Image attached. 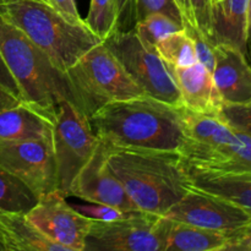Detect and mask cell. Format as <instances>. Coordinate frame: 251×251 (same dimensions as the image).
I'll use <instances>...</instances> for the list:
<instances>
[{
  "instance_id": "cell-1",
  "label": "cell",
  "mask_w": 251,
  "mask_h": 251,
  "mask_svg": "<svg viewBox=\"0 0 251 251\" xmlns=\"http://www.w3.org/2000/svg\"><path fill=\"white\" fill-rule=\"evenodd\" d=\"M90 123L113 149L181 152L188 142L184 108L146 95L109 103Z\"/></svg>"
},
{
  "instance_id": "cell-2",
  "label": "cell",
  "mask_w": 251,
  "mask_h": 251,
  "mask_svg": "<svg viewBox=\"0 0 251 251\" xmlns=\"http://www.w3.org/2000/svg\"><path fill=\"white\" fill-rule=\"evenodd\" d=\"M108 166L144 212L164 216L191 189L180 152L109 146Z\"/></svg>"
},
{
  "instance_id": "cell-3",
  "label": "cell",
  "mask_w": 251,
  "mask_h": 251,
  "mask_svg": "<svg viewBox=\"0 0 251 251\" xmlns=\"http://www.w3.org/2000/svg\"><path fill=\"white\" fill-rule=\"evenodd\" d=\"M0 54L21 91L22 100L54 122L59 103H74L65 73L0 14Z\"/></svg>"
},
{
  "instance_id": "cell-4",
  "label": "cell",
  "mask_w": 251,
  "mask_h": 251,
  "mask_svg": "<svg viewBox=\"0 0 251 251\" xmlns=\"http://www.w3.org/2000/svg\"><path fill=\"white\" fill-rule=\"evenodd\" d=\"M0 14L63 73L103 42L86 25L68 21L47 0H0Z\"/></svg>"
},
{
  "instance_id": "cell-5",
  "label": "cell",
  "mask_w": 251,
  "mask_h": 251,
  "mask_svg": "<svg viewBox=\"0 0 251 251\" xmlns=\"http://www.w3.org/2000/svg\"><path fill=\"white\" fill-rule=\"evenodd\" d=\"M65 74L74 104L88 118L109 103L145 95L103 42L88 49Z\"/></svg>"
},
{
  "instance_id": "cell-6",
  "label": "cell",
  "mask_w": 251,
  "mask_h": 251,
  "mask_svg": "<svg viewBox=\"0 0 251 251\" xmlns=\"http://www.w3.org/2000/svg\"><path fill=\"white\" fill-rule=\"evenodd\" d=\"M103 43L145 95L176 107H183L172 69L164 63L156 49L147 46L137 36L134 28L115 31Z\"/></svg>"
},
{
  "instance_id": "cell-7",
  "label": "cell",
  "mask_w": 251,
  "mask_h": 251,
  "mask_svg": "<svg viewBox=\"0 0 251 251\" xmlns=\"http://www.w3.org/2000/svg\"><path fill=\"white\" fill-rule=\"evenodd\" d=\"M58 190L69 196L73 181L90 161L100 142L90 118L73 102L59 103L51 130Z\"/></svg>"
},
{
  "instance_id": "cell-8",
  "label": "cell",
  "mask_w": 251,
  "mask_h": 251,
  "mask_svg": "<svg viewBox=\"0 0 251 251\" xmlns=\"http://www.w3.org/2000/svg\"><path fill=\"white\" fill-rule=\"evenodd\" d=\"M162 216L132 211L113 221L93 220L83 251H163Z\"/></svg>"
},
{
  "instance_id": "cell-9",
  "label": "cell",
  "mask_w": 251,
  "mask_h": 251,
  "mask_svg": "<svg viewBox=\"0 0 251 251\" xmlns=\"http://www.w3.org/2000/svg\"><path fill=\"white\" fill-rule=\"evenodd\" d=\"M0 167L21 179L38 198L58 189L51 136L0 144Z\"/></svg>"
},
{
  "instance_id": "cell-10",
  "label": "cell",
  "mask_w": 251,
  "mask_h": 251,
  "mask_svg": "<svg viewBox=\"0 0 251 251\" xmlns=\"http://www.w3.org/2000/svg\"><path fill=\"white\" fill-rule=\"evenodd\" d=\"M65 198L58 189L44 194L26 215L49 240L66 251H83L93 220L76 211Z\"/></svg>"
},
{
  "instance_id": "cell-11",
  "label": "cell",
  "mask_w": 251,
  "mask_h": 251,
  "mask_svg": "<svg viewBox=\"0 0 251 251\" xmlns=\"http://www.w3.org/2000/svg\"><path fill=\"white\" fill-rule=\"evenodd\" d=\"M164 217L218 232H230L251 223V213L235 203L191 188Z\"/></svg>"
},
{
  "instance_id": "cell-12",
  "label": "cell",
  "mask_w": 251,
  "mask_h": 251,
  "mask_svg": "<svg viewBox=\"0 0 251 251\" xmlns=\"http://www.w3.org/2000/svg\"><path fill=\"white\" fill-rule=\"evenodd\" d=\"M108 152L109 146L100 139L90 161L71 184L69 196H75L91 203L112 206L124 212L140 211L108 166Z\"/></svg>"
},
{
  "instance_id": "cell-13",
  "label": "cell",
  "mask_w": 251,
  "mask_h": 251,
  "mask_svg": "<svg viewBox=\"0 0 251 251\" xmlns=\"http://www.w3.org/2000/svg\"><path fill=\"white\" fill-rule=\"evenodd\" d=\"M212 77L223 105H239L251 100V66L245 53L229 44L213 46Z\"/></svg>"
},
{
  "instance_id": "cell-14",
  "label": "cell",
  "mask_w": 251,
  "mask_h": 251,
  "mask_svg": "<svg viewBox=\"0 0 251 251\" xmlns=\"http://www.w3.org/2000/svg\"><path fill=\"white\" fill-rule=\"evenodd\" d=\"M180 153L186 162L201 168L251 173V136L237 129L225 144L216 149H201L186 144Z\"/></svg>"
},
{
  "instance_id": "cell-15",
  "label": "cell",
  "mask_w": 251,
  "mask_h": 251,
  "mask_svg": "<svg viewBox=\"0 0 251 251\" xmlns=\"http://www.w3.org/2000/svg\"><path fill=\"white\" fill-rule=\"evenodd\" d=\"M185 109L203 114H220L223 100L212 73L201 63L186 68H171Z\"/></svg>"
},
{
  "instance_id": "cell-16",
  "label": "cell",
  "mask_w": 251,
  "mask_h": 251,
  "mask_svg": "<svg viewBox=\"0 0 251 251\" xmlns=\"http://www.w3.org/2000/svg\"><path fill=\"white\" fill-rule=\"evenodd\" d=\"M190 188L221 196L251 213V173L218 172L194 166L184 159Z\"/></svg>"
},
{
  "instance_id": "cell-17",
  "label": "cell",
  "mask_w": 251,
  "mask_h": 251,
  "mask_svg": "<svg viewBox=\"0 0 251 251\" xmlns=\"http://www.w3.org/2000/svg\"><path fill=\"white\" fill-rule=\"evenodd\" d=\"M163 251H223L227 232L206 229L162 216Z\"/></svg>"
},
{
  "instance_id": "cell-18",
  "label": "cell",
  "mask_w": 251,
  "mask_h": 251,
  "mask_svg": "<svg viewBox=\"0 0 251 251\" xmlns=\"http://www.w3.org/2000/svg\"><path fill=\"white\" fill-rule=\"evenodd\" d=\"M249 0H220L212 4V43L229 44L247 54Z\"/></svg>"
},
{
  "instance_id": "cell-19",
  "label": "cell",
  "mask_w": 251,
  "mask_h": 251,
  "mask_svg": "<svg viewBox=\"0 0 251 251\" xmlns=\"http://www.w3.org/2000/svg\"><path fill=\"white\" fill-rule=\"evenodd\" d=\"M53 122L26 102L0 112V144L51 136Z\"/></svg>"
},
{
  "instance_id": "cell-20",
  "label": "cell",
  "mask_w": 251,
  "mask_h": 251,
  "mask_svg": "<svg viewBox=\"0 0 251 251\" xmlns=\"http://www.w3.org/2000/svg\"><path fill=\"white\" fill-rule=\"evenodd\" d=\"M0 250L66 251L42 234L26 213L21 212H0Z\"/></svg>"
},
{
  "instance_id": "cell-21",
  "label": "cell",
  "mask_w": 251,
  "mask_h": 251,
  "mask_svg": "<svg viewBox=\"0 0 251 251\" xmlns=\"http://www.w3.org/2000/svg\"><path fill=\"white\" fill-rule=\"evenodd\" d=\"M38 199L21 179L0 167V212L27 213Z\"/></svg>"
},
{
  "instance_id": "cell-22",
  "label": "cell",
  "mask_w": 251,
  "mask_h": 251,
  "mask_svg": "<svg viewBox=\"0 0 251 251\" xmlns=\"http://www.w3.org/2000/svg\"><path fill=\"white\" fill-rule=\"evenodd\" d=\"M156 51L169 68H186L199 63L195 44L185 29L162 39L156 46Z\"/></svg>"
},
{
  "instance_id": "cell-23",
  "label": "cell",
  "mask_w": 251,
  "mask_h": 251,
  "mask_svg": "<svg viewBox=\"0 0 251 251\" xmlns=\"http://www.w3.org/2000/svg\"><path fill=\"white\" fill-rule=\"evenodd\" d=\"M85 24L102 41L118 31V12L114 0H91Z\"/></svg>"
},
{
  "instance_id": "cell-24",
  "label": "cell",
  "mask_w": 251,
  "mask_h": 251,
  "mask_svg": "<svg viewBox=\"0 0 251 251\" xmlns=\"http://www.w3.org/2000/svg\"><path fill=\"white\" fill-rule=\"evenodd\" d=\"M137 36L145 42L149 47L156 49V46L168 37L169 34L184 29L183 26L176 24L168 16L162 14H152L145 17L141 21L136 22L134 27Z\"/></svg>"
},
{
  "instance_id": "cell-25",
  "label": "cell",
  "mask_w": 251,
  "mask_h": 251,
  "mask_svg": "<svg viewBox=\"0 0 251 251\" xmlns=\"http://www.w3.org/2000/svg\"><path fill=\"white\" fill-rule=\"evenodd\" d=\"M152 14L168 16L180 26H185L188 19L176 0H135V20L141 21Z\"/></svg>"
},
{
  "instance_id": "cell-26",
  "label": "cell",
  "mask_w": 251,
  "mask_h": 251,
  "mask_svg": "<svg viewBox=\"0 0 251 251\" xmlns=\"http://www.w3.org/2000/svg\"><path fill=\"white\" fill-rule=\"evenodd\" d=\"M188 1L190 6L191 24H194L196 28L200 29L203 36L212 43V31H211L212 0H188Z\"/></svg>"
},
{
  "instance_id": "cell-27",
  "label": "cell",
  "mask_w": 251,
  "mask_h": 251,
  "mask_svg": "<svg viewBox=\"0 0 251 251\" xmlns=\"http://www.w3.org/2000/svg\"><path fill=\"white\" fill-rule=\"evenodd\" d=\"M221 117L234 129L251 136V100L239 105H223Z\"/></svg>"
},
{
  "instance_id": "cell-28",
  "label": "cell",
  "mask_w": 251,
  "mask_h": 251,
  "mask_svg": "<svg viewBox=\"0 0 251 251\" xmlns=\"http://www.w3.org/2000/svg\"><path fill=\"white\" fill-rule=\"evenodd\" d=\"M184 29L188 32L189 36L193 38L194 44H195L196 55H198V61L202 64L205 68L212 73L213 65H215V53H213V44L203 36L200 29L196 28L194 24L186 22Z\"/></svg>"
},
{
  "instance_id": "cell-29",
  "label": "cell",
  "mask_w": 251,
  "mask_h": 251,
  "mask_svg": "<svg viewBox=\"0 0 251 251\" xmlns=\"http://www.w3.org/2000/svg\"><path fill=\"white\" fill-rule=\"evenodd\" d=\"M74 208L82 215L97 221L118 220V218L124 217L125 215L129 213L124 212L119 208L112 207V206L102 205V203H93V206H74Z\"/></svg>"
},
{
  "instance_id": "cell-30",
  "label": "cell",
  "mask_w": 251,
  "mask_h": 251,
  "mask_svg": "<svg viewBox=\"0 0 251 251\" xmlns=\"http://www.w3.org/2000/svg\"><path fill=\"white\" fill-rule=\"evenodd\" d=\"M223 251H251V223L227 232V243Z\"/></svg>"
},
{
  "instance_id": "cell-31",
  "label": "cell",
  "mask_w": 251,
  "mask_h": 251,
  "mask_svg": "<svg viewBox=\"0 0 251 251\" xmlns=\"http://www.w3.org/2000/svg\"><path fill=\"white\" fill-rule=\"evenodd\" d=\"M118 12V31H130L136 25L135 0H114Z\"/></svg>"
},
{
  "instance_id": "cell-32",
  "label": "cell",
  "mask_w": 251,
  "mask_h": 251,
  "mask_svg": "<svg viewBox=\"0 0 251 251\" xmlns=\"http://www.w3.org/2000/svg\"><path fill=\"white\" fill-rule=\"evenodd\" d=\"M48 2L68 21L75 25H86L78 14L75 0H48Z\"/></svg>"
},
{
  "instance_id": "cell-33",
  "label": "cell",
  "mask_w": 251,
  "mask_h": 251,
  "mask_svg": "<svg viewBox=\"0 0 251 251\" xmlns=\"http://www.w3.org/2000/svg\"><path fill=\"white\" fill-rule=\"evenodd\" d=\"M0 85L4 86L9 92H11L12 95L16 96L17 98L22 100V96H21V91H20L19 85L15 81L14 76L11 75L10 70L7 69L6 64H5L4 59H2L1 54H0ZM24 102V100H22Z\"/></svg>"
},
{
  "instance_id": "cell-34",
  "label": "cell",
  "mask_w": 251,
  "mask_h": 251,
  "mask_svg": "<svg viewBox=\"0 0 251 251\" xmlns=\"http://www.w3.org/2000/svg\"><path fill=\"white\" fill-rule=\"evenodd\" d=\"M20 102H22L20 98H17L16 96H14L11 92H9L4 86L0 85V112L19 104Z\"/></svg>"
},
{
  "instance_id": "cell-35",
  "label": "cell",
  "mask_w": 251,
  "mask_h": 251,
  "mask_svg": "<svg viewBox=\"0 0 251 251\" xmlns=\"http://www.w3.org/2000/svg\"><path fill=\"white\" fill-rule=\"evenodd\" d=\"M180 5V7L183 9L184 14H185V17L188 19L189 22H191V15H190V6H189L188 0H176Z\"/></svg>"
},
{
  "instance_id": "cell-36",
  "label": "cell",
  "mask_w": 251,
  "mask_h": 251,
  "mask_svg": "<svg viewBox=\"0 0 251 251\" xmlns=\"http://www.w3.org/2000/svg\"><path fill=\"white\" fill-rule=\"evenodd\" d=\"M248 37L251 38V0H249V7H248Z\"/></svg>"
},
{
  "instance_id": "cell-37",
  "label": "cell",
  "mask_w": 251,
  "mask_h": 251,
  "mask_svg": "<svg viewBox=\"0 0 251 251\" xmlns=\"http://www.w3.org/2000/svg\"><path fill=\"white\" fill-rule=\"evenodd\" d=\"M217 1H220V0H212V4L213 2H217Z\"/></svg>"
},
{
  "instance_id": "cell-38",
  "label": "cell",
  "mask_w": 251,
  "mask_h": 251,
  "mask_svg": "<svg viewBox=\"0 0 251 251\" xmlns=\"http://www.w3.org/2000/svg\"><path fill=\"white\" fill-rule=\"evenodd\" d=\"M47 1H48V0H47Z\"/></svg>"
}]
</instances>
